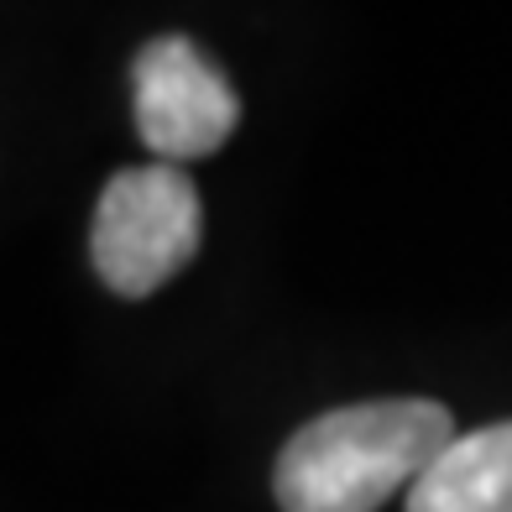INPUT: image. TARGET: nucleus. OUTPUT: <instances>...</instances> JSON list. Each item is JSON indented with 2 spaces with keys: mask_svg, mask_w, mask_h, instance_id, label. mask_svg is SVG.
Segmentation results:
<instances>
[{
  "mask_svg": "<svg viewBox=\"0 0 512 512\" xmlns=\"http://www.w3.org/2000/svg\"><path fill=\"white\" fill-rule=\"evenodd\" d=\"M455 439V418L434 398H377L309 418L272 471L283 512H377L413 486Z\"/></svg>",
  "mask_w": 512,
  "mask_h": 512,
  "instance_id": "f257e3e1",
  "label": "nucleus"
},
{
  "mask_svg": "<svg viewBox=\"0 0 512 512\" xmlns=\"http://www.w3.org/2000/svg\"><path fill=\"white\" fill-rule=\"evenodd\" d=\"M199 236L204 204L194 178L173 162H142L105 183L95 230H89V256L110 293L147 298L194 262Z\"/></svg>",
  "mask_w": 512,
  "mask_h": 512,
  "instance_id": "f03ea898",
  "label": "nucleus"
},
{
  "mask_svg": "<svg viewBox=\"0 0 512 512\" xmlns=\"http://www.w3.org/2000/svg\"><path fill=\"white\" fill-rule=\"evenodd\" d=\"M136 89V131L157 152V162H189L225 147L241 121V100L199 42L189 37H152L131 63Z\"/></svg>",
  "mask_w": 512,
  "mask_h": 512,
  "instance_id": "7ed1b4c3",
  "label": "nucleus"
},
{
  "mask_svg": "<svg viewBox=\"0 0 512 512\" xmlns=\"http://www.w3.org/2000/svg\"><path fill=\"white\" fill-rule=\"evenodd\" d=\"M408 512H512V418L455 434L408 486Z\"/></svg>",
  "mask_w": 512,
  "mask_h": 512,
  "instance_id": "20e7f679",
  "label": "nucleus"
}]
</instances>
